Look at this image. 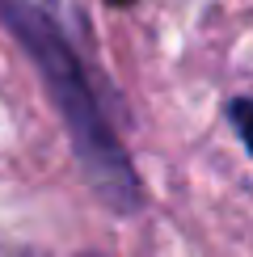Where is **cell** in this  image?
<instances>
[{"label": "cell", "mask_w": 253, "mask_h": 257, "mask_svg": "<svg viewBox=\"0 0 253 257\" xmlns=\"http://www.w3.org/2000/svg\"><path fill=\"white\" fill-rule=\"evenodd\" d=\"M232 122H236V131H240V139H245V148L253 152V97H245V101H232Z\"/></svg>", "instance_id": "cell-2"}, {"label": "cell", "mask_w": 253, "mask_h": 257, "mask_svg": "<svg viewBox=\"0 0 253 257\" xmlns=\"http://www.w3.org/2000/svg\"><path fill=\"white\" fill-rule=\"evenodd\" d=\"M0 21L13 34L26 55L34 59L38 76L47 80L51 101L59 105L63 122H68L72 148H76V160L89 177V186L110 202L114 211H135L140 207V181H135V169L126 160L122 144L114 139L110 122L101 118V105L93 97L89 80L80 72V59L72 55V47L63 42V34L51 26V17L42 13L30 0H0Z\"/></svg>", "instance_id": "cell-1"}]
</instances>
